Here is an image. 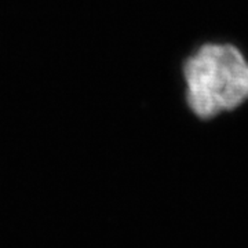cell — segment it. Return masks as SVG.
Listing matches in <instances>:
<instances>
[{"label":"cell","mask_w":248,"mask_h":248,"mask_svg":"<svg viewBox=\"0 0 248 248\" xmlns=\"http://www.w3.org/2000/svg\"><path fill=\"white\" fill-rule=\"evenodd\" d=\"M182 76L186 105L202 122L248 102V58L233 43L200 45L184 62Z\"/></svg>","instance_id":"cell-1"}]
</instances>
